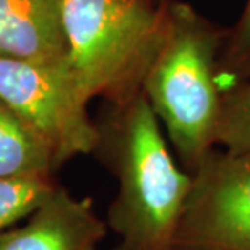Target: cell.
Instances as JSON below:
<instances>
[{"label":"cell","mask_w":250,"mask_h":250,"mask_svg":"<svg viewBox=\"0 0 250 250\" xmlns=\"http://www.w3.org/2000/svg\"><path fill=\"white\" fill-rule=\"evenodd\" d=\"M65 56L63 0H0V57L49 61Z\"/></svg>","instance_id":"cell-7"},{"label":"cell","mask_w":250,"mask_h":250,"mask_svg":"<svg viewBox=\"0 0 250 250\" xmlns=\"http://www.w3.org/2000/svg\"><path fill=\"white\" fill-rule=\"evenodd\" d=\"M190 174L174 250H250V151H211Z\"/></svg>","instance_id":"cell-5"},{"label":"cell","mask_w":250,"mask_h":250,"mask_svg":"<svg viewBox=\"0 0 250 250\" xmlns=\"http://www.w3.org/2000/svg\"><path fill=\"white\" fill-rule=\"evenodd\" d=\"M236 52H250V0L244 10L242 20L237 28L236 36Z\"/></svg>","instance_id":"cell-11"},{"label":"cell","mask_w":250,"mask_h":250,"mask_svg":"<svg viewBox=\"0 0 250 250\" xmlns=\"http://www.w3.org/2000/svg\"><path fill=\"white\" fill-rule=\"evenodd\" d=\"M107 231L91 197L59 184L21 223L0 232V250H99Z\"/></svg>","instance_id":"cell-6"},{"label":"cell","mask_w":250,"mask_h":250,"mask_svg":"<svg viewBox=\"0 0 250 250\" xmlns=\"http://www.w3.org/2000/svg\"><path fill=\"white\" fill-rule=\"evenodd\" d=\"M218 38L188 5L166 10L159 47L142 82L158 121L192 172L218 143L223 96L214 80Z\"/></svg>","instance_id":"cell-2"},{"label":"cell","mask_w":250,"mask_h":250,"mask_svg":"<svg viewBox=\"0 0 250 250\" xmlns=\"http://www.w3.org/2000/svg\"><path fill=\"white\" fill-rule=\"evenodd\" d=\"M111 250H122V249H121V247H119V246H116V247H112Z\"/></svg>","instance_id":"cell-12"},{"label":"cell","mask_w":250,"mask_h":250,"mask_svg":"<svg viewBox=\"0 0 250 250\" xmlns=\"http://www.w3.org/2000/svg\"><path fill=\"white\" fill-rule=\"evenodd\" d=\"M57 167L47 140L0 99V179L54 176Z\"/></svg>","instance_id":"cell-8"},{"label":"cell","mask_w":250,"mask_h":250,"mask_svg":"<svg viewBox=\"0 0 250 250\" xmlns=\"http://www.w3.org/2000/svg\"><path fill=\"white\" fill-rule=\"evenodd\" d=\"M164 21L148 0H63L67 61L84 98L122 104L142 91Z\"/></svg>","instance_id":"cell-3"},{"label":"cell","mask_w":250,"mask_h":250,"mask_svg":"<svg viewBox=\"0 0 250 250\" xmlns=\"http://www.w3.org/2000/svg\"><path fill=\"white\" fill-rule=\"evenodd\" d=\"M57 186L54 176L0 179V232L21 223Z\"/></svg>","instance_id":"cell-9"},{"label":"cell","mask_w":250,"mask_h":250,"mask_svg":"<svg viewBox=\"0 0 250 250\" xmlns=\"http://www.w3.org/2000/svg\"><path fill=\"white\" fill-rule=\"evenodd\" d=\"M218 143L228 151H250V83L223 98Z\"/></svg>","instance_id":"cell-10"},{"label":"cell","mask_w":250,"mask_h":250,"mask_svg":"<svg viewBox=\"0 0 250 250\" xmlns=\"http://www.w3.org/2000/svg\"><path fill=\"white\" fill-rule=\"evenodd\" d=\"M99 128V127H98ZM101 149L117 181L107 208V228L122 250H174L192 174L177 166L156 114L140 91L99 128Z\"/></svg>","instance_id":"cell-1"},{"label":"cell","mask_w":250,"mask_h":250,"mask_svg":"<svg viewBox=\"0 0 250 250\" xmlns=\"http://www.w3.org/2000/svg\"><path fill=\"white\" fill-rule=\"evenodd\" d=\"M0 99L47 140L59 166L96 151L99 128L67 56L49 61L0 57Z\"/></svg>","instance_id":"cell-4"}]
</instances>
